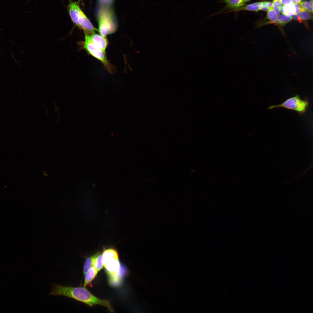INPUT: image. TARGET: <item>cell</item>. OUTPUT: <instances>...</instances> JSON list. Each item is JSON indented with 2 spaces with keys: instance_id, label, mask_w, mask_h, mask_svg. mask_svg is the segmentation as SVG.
<instances>
[{
  "instance_id": "obj_1",
  "label": "cell",
  "mask_w": 313,
  "mask_h": 313,
  "mask_svg": "<svg viewBox=\"0 0 313 313\" xmlns=\"http://www.w3.org/2000/svg\"><path fill=\"white\" fill-rule=\"evenodd\" d=\"M96 17L101 34L105 37L114 32L118 24L116 17L111 6L99 5L97 9Z\"/></svg>"
},
{
  "instance_id": "obj_2",
  "label": "cell",
  "mask_w": 313,
  "mask_h": 313,
  "mask_svg": "<svg viewBox=\"0 0 313 313\" xmlns=\"http://www.w3.org/2000/svg\"><path fill=\"white\" fill-rule=\"evenodd\" d=\"M79 1H74L70 0L67 10L72 21L74 24L82 30L84 33L89 34L95 33L98 30L95 28L81 8Z\"/></svg>"
},
{
  "instance_id": "obj_3",
  "label": "cell",
  "mask_w": 313,
  "mask_h": 313,
  "mask_svg": "<svg viewBox=\"0 0 313 313\" xmlns=\"http://www.w3.org/2000/svg\"><path fill=\"white\" fill-rule=\"evenodd\" d=\"M103 265L110 278H116L121 265L117 251L113 248L105 249L102 253Z\"/></svg>"
},
{
  "instance_id": "obj_4",
  "label": "cell",
  "mask_w": 313,
  "mask_h": 313,
  "mask_svg": "<svg viewBox=\"0 0 313 313\" xmlns=\"http://www.w3.org/2000/svg\"><path fill=\"white\" fill-rule=\"evenodd\" d=\"M309 106V102L306 99H302L298 94L289 98L282 103L272 105L268 109L271 110L275 108H283L292 110L302 115L306 112Z\"/></svg>"
},
{
  "instance_id": "obj_5",
  "label": "cell",
  "mask_w": 313,
  "mask_h": 313,
  "mask_svg": "<svg viewBox=\"0 0 313 313\" xmlns=\"http://www.w3.org/2000/svg\"><path fill=\"white\" fill-rule=\"evenodd\" d=\"M85 33L83 47L88 52L100 61L110 72H114V68L109 63L103 51L92 41L90 35Z\"/></svg>"
},
{
  "instance_id": "obj_6",
  "label": "cell",
  "mask_w": 313,
  "mask_h": 313,
  "mask_svg": "<svg viewBox=\"0 0 313 313\" xmlns=\"http://www.w3.org/2000/svg\"><path fill=\"white\" fill-rule=\"evenodd\" d=\"M92 42L105 54L108 42L105 37L95 33L89 34Z\"/></svg>"
},
{
  "instance_id": "obj_7",
  "label": "cell",
  "mask_w": 313,
  "mask_h": 313,
  "mask_svg": "<svg viewBox=\"0 0 313 313\" xmlns=\"http://www.w3.org/2000/svg\"><path fill=\"white\" fill-rule=\"evenodd\" d=\"M98 271L93 266L91 267L85 274L83 287H85L91 283L92 281L97 276Z\"/></svg>"
},
{
  "instance_id": "obj_8",
  "label": "cell",
  "mask_w": 313,
  "mask_h": 313,
  "mask_svg": "<svg viewBox=\"0 0 313 313\" xmlns=\"http://www.w3.org/2000/svg\"><path fill=\"white\" fill-rule=\"evenodd\" d=\"M262 6V2L255 3L245 6H243L237 10L228 11L227 12H238L242 10L255 11L256 12L260 10Z\"/></svg>"
},
{
  "instance_id": "obj_9",
  "label": "cell",
  "mask_w": 313,
  "mask_h": 313,
  "mask_svg": "<svg viewBox=\"0 0 313 313\" xmlns=\"http://www.w3.org/2000/svg\"><path fill=\"white\" fill-rule=\"evenodd\" d=\"M222 2L226 4V7L232 10L238 9L243 6V0H223Z\"/></svg>"
},
{
  "instance_id": "obj_10",
  "label": "cell",
  "mask_w": 313,
  "mask_h": 313,
  "mask_svg": "<svg viewBox=\"0 0 313 313\" xmlns=\"http://www.w3.org/2000/svg\"><path fill=\"white\" fill-rule=\"evenodd\" d=\"M281 13L286 16H293L296 12V9L294 3L282 6L280 9Z\"/></svg>"
},
{
  "instance_id": "obj_11",
  "label": "cell",
  "mask_w": 313,
  "mask_h": 313,
  "mask_svg": "<svg viewBox=\"0 0 313 313\" xmlns=\"http://www.w3.org/2000/svg\"><path fill=\"white\" fill-rule=\"evenodd\" d=\"M293 16L294 19L301 21L303 20L312 19V15L308 11L303 10L295 14Z\"/></svg>"
},
{
  "instance_id": "obj_12",
  "label": "cell",
  "mask_w": 313,
  "mask_h": 313,
  "mask_svg": "<svg viewBox=\"0 0 313 313\" xmlns=\"http://www.w3.org/2000/svg\"><path fill=\"white\" fill-rule=\"evenodd\" d=\"M100 253L97 252L94 255L86 258L83 268V273L85 275L90 268L93 265V262L97 256Z\"/></svg>"
},
{
  "instance_id": "obj_13",
  "label": "cell",
  "mask_w": 313,
  "mask_h": 313,
  "mask_svg": "<svg viewBox=\"0 0 313 313\" xmlns=\"http://www.w3.org/2000/svg\"><path fill=\"white\" fill-rule=\"evenodd\" d=\"M93 265L98 272H99L103 268L104 265L102 254L100 253L97 256L93 262Z\"/></svg>"
},
{
  "instance_id": "obj_14",
  "label": "cell",
  "mask_w": 313,
  "mask_h": 313,
  "mask_svg": "<svg viewBox=\"0 0 313 313\" xmlns=\"http://www.w3.org/2000/svg\"><path fill=\"white\" fill-rule=\"evenodd\" d=\"M272 7L267 11V18L270 21V23H277L278 17Z\"/></svg>"
},
{
  "instance_id": "obj_15",
  "label": "cell",
  "mask_w": 313,
  "mask_h": 313,
  "mask_svg": "<svg viewBox=\"0 0 313 313\" xmlns=\"http://www.w3.org/2000/svg\"><path fill=\"white\" fill-rule=\"evenodd\" d=\"M292 17L291 16H288L283 14L279 16L277 18V23L281 26H284L286 23L290 21Z\"/></svg>"
},
{
  "instance_id": "obj_16",
  "label": "cell",
  "mask_w": 313,
  "mask_h": 313,
  "mask_svg": "<svg viewBox=\"0 0 313 313\" xmlns=\"http://www.w3.org/2000/svg\"><path fill=\"white\" fill-rule=\"evenodd\" d=\"M301 8L304 10L313 12V3L310 1H305L300 3Z\"/></svg>"
},
{
  "instance_id": "obj_17",
  "label": "cell",
  "mask_w": 313,
  "mask_h": 313,
  "mask_svg": "<svg viewBox=\"0 0 313 313\" xmlns=\"http://www.w3.org/2000/svg\"><path fill=\"white\" fill-rule=\"evenodd\" d=\"M114 0H98L99 5L103 6H111Z\"/></svg>"
},
{
  "instance_id": "obj_18",
  "label": "cell",
  "mask_w": 313,
  "mask_h": 313,
  "mask_svg": "<svg viewBox=\"0 0 313 313\" xmlns=\"http://www.w3.org/2000/svg\"><path fill=\"white\" fill-rule=\"evenodd\" d=\"M282 5L284 6L292 3V0H279Z\"/></svg>"
},
{
  "instance_id": "obj_19",
  "label": "cell",
  "mask_w": 313,
  "mask_h": 313,
  "mask_svg": "<svg viewBox=\"0 0 313 313\" xmlns=\"http://www.w3.org/2000/svg\"><path fill=\"white\" fill-rule=\"evenodd\" d=\"M262 6H265L270 8L272 7V3L270 2H262Z\"/></svg>"
},
{
  "instance_id": "obj_20",
  "label": "cell",
  "mask_w": 313,
  "mask_h": 313,
  "mask_svg": "<svg viewBox=\"0 0 313 313\" xmlns=\"http://www.w3.org/2000/svg\"><path fill=\"white\" fill-rule=\"evenodd\" d=\"M302 0H292V3H300Z\"/></svg>"
},
{
  "instance_id": "obj_21",
  "label": "cell",
  "mask_w": 313,
  "mask_h": 313,
  "mask_svg": "<svg viewBox=\"0 0 313 313\" xmlns=\"http://www.w3.org/2000/svg\"><path fill=\"white\" fill-rule=\"evenodd\" d=\"M250 0H243V2H244V3H246V2H248V1H250Z\"/></svg>"
},
{
  "instance_id": "obj_22",
  "label": "cell",
  "mask_w": 313,
  "mask_h": 313,
  "mask_svg": "<svg viewBox=\"0 0 313 313\" xmlns=\"http://www.w3.org/2000/svg\"><path fill=\"white\" fill-rule=\"evenodd\" d=\"M310 0V1H311V2H312V1H313V0Z\"/></svg>"
}]
</instances>
